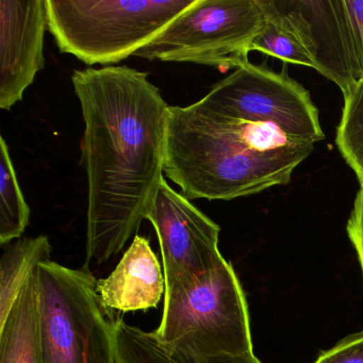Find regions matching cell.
Here are the masks:
<instances>
[{
  "instance_id": "6da1fadb",
  "label": "cell",
  "mask_w": 363,
  "mask_h": 363,
  "mask_svg": "<svg viewBox=\"0 0 363 363\" xmlns=\"http://www.w3.org/2000/svg\"><path fill=\"white\" fill-rule=\"evenodd\" d=\"M147 74L128 67L74 72L84 122L88 178L86 269L118 256L138 235L164 179L169 108Z\"/></svg>"
},
{
  "instance_id": "9c48e42d",
  "label": "cell",
  "mask_w": 363,
  "mask_h": 363,
  "mask_svg": "<svg viewBox=\"0 0 363 363\" xmlns=\"http://www.w3.org/2000/svg\"><path fill=\"white\" fill-rule=\"evenodd\" d=\"M301 38L316 71L346 94L362 79L344 0H273Z\"/></svg>"
},
{
  "instance_id": "4fadbf2b",
  "label": "cell",
  "mask_w": 363,
  "mask_h": 363,
  "mask_svg": "<svg viewBox=\"0 0 363 363\" xmlns=\"http://www.w3.org/2000/svg\"><path fill=\"white\" fill-rule=\"evenodd\" d=\"M52 252L50 240L43 235L7 244L0 260V324L9 315L30 274L40 263L50 260Z\"/></svg>"
},
{
  "instance_id": "ffe728a7",
  "label": "cell",
  "mask_w": 363,
  "mask_h": 363,
  "mask_svg": "<svg viewBox=\"0 0 363 363\" xmlns=\"http://www.w3.org/2000/svg\"><path fill=\"white\" fill-rule=\"evenodd\" d=\"M363 79V0H344Z\"/></svg>"
},
{
  "instance_id": "8fae6325",
  "label": "cell",
  "mask_w": 363,
  "mask_h": 363,
  "mask_svg": "<svg viewBox=\"0 0 363 363\" xmlns=\"http://www.w3.org/2000/svg\"><path fill=\"white\" fill-rule=\"evenodd\" d=\"M97 293L109 310L140 311L157 307L165 294V277L147 238L135 235L114 271L97 280Z\"/></svg>"
},
{
  "instance_id": "9a60e30c",
  "label": "cell",
  "mask_w": 363,
  "mask_h": 363,
  "mask_svg": "<svg viewBox=\"0 0 363 363\" xmlns=\"http://www.w3.org/2000/svg\"><path fill=\"white\" fill-rule=\"evenodd\" d=\"M30 208L20 182L5 138L0 139V243L5 246L21 239L29 225Z\"/></svg>"
},
{
  "instance_id": "52a82bcc",
  "label": "cell",
  "mask_w": 363,
  "mask_h": 363,
  "mask_svg": "<svg viewBox=\"0 0 363 363\" xmlns=\"http://www.w3.org/2000/svg\"><path fill=\"white\" fill-rule=\"evenodd\" d=\"M201 101L237 120L265 123L293 139L325 138L310 93L286 74L246 63L218 82Z\"/></svg>"
},
{
  "instance_id": "ba28073f",
  "label": "cell",
  "mask_w": 363,
  "mask_h": 363,
  "mask_svg": "<svg viewBox=\"0 0 363 363\" xmlns=\"http://www.w3.org/2000/svg\"><path fill=\"white\" fill-rule=\"evenodd\" d=\"M146 220L156 230L165 293L186 288L226 260L218 250L220 228L163 179Z\"/></svg>"
},
{
  "instance_id": "7c38bea8",
  "label": "cell",
  "mask_w": 363,
  "mask_h": 363,
  "mask_svg": "<svg viewBox=\"0 0 363 363\" xmlns=\"http://www.w3.org/2000/svg\"><path fill=\"white\" fill-rule=\"evenodd\" d=\"M37 269L0 324V363H43Z\"/></svg>"
},
{
  "instance_id": "e0dca14e",
  "label": "cell",
  "mask_w": 363,
  "mask_h": 363,
  "mask_svg": "<svg viewBox=\"0 0 363 363\" xmlns=\"http://www.w3.org/2000/svg\"><path fill=\"white\" fill-rule=\"evenodd\" d=\"M344 96L341 121L337 129V150L363 186V79Z\"/></svg>"
},
{
  "instance_id": "277c9868",
  "label": "cell",
  "mask_w": 363,
  "mask_h": 363,
  "mask_svg": "<svg viewBox=\"0 0 363 363\" xmlns=\"http://www.w3.org/2000/svg\"><path fill=\"white\" fill-rule=\"evenodd\" d=\"M156 341L193 359L254 354L245 294L233 265L223 261L186 288L165 293Z\"/></svg>"
},
{
  "instance_id": "30bf717a",
  "label": "cell",
  "mask_w": 363,
  "mask_h": 363,
  "mask_svg": "<svg viewBox=\"0 0 363 363\" xmlns=\"http://www.w3.org/2000/svg\"><path fill=\"white\" fill-rule=\"evenodd\" d=\"M45 0H0V108L10 110L44 67Z\"/></svg>"
},
{
  "instance_id": "2e32d148",
  "label": "cell",
  "mask_w": 363,
  "mask_h": 363,
  "mask_svg": "<svg viewBox=\"0 0 363 363\" xmlns=\"http://www.w3.org/2000/svg\"><path fill=\"white\" fill-rule=\"evenodd\" d=\"M263 5L267 11V21L262 30L252 41L250 52H262L284 62L303 65L316 71L315 63L301 38L274 7L273 0H263Z\"/></svg>"
},
{
  "instance_id": "d6986e66",
  "label": "cell",
  "mask_w": 363,
  "mask_h": 363,
  "mask_svg": "<svg viewBox=\"0 0 363 363\" xmlns=\"http://www.w3.org/2000/svg\"><path fill=\"white\" fill-rule=\"evenodd\" d=\"M346 230L356 250L359 264L363 274V186H360V190L357 193Z\"/></svg>"
},
{
  "instance_id": "5b68a950",
  "label": "cell",
  "mask_w": 363,
  "mask_h": 363,
  "mask_svg": "<svg viewBox=\"0 0 363 363\" xmlns=\"http://www.w3.org/2000/svg\"><path fill=\"white\" fill-rule=\"evenodd\" d=\"M43 363H121L118 318L101 303L91 272L38 265Z\"/></svg>"
},
{
  "instance_id": "7a4b0ae2",
  "label": "cell",
  "mask_w": 363,
  "mask_h": 363,
  "mask_svg": "<svg viewBox=\"0 0 363 363\" xmlns=\"http://www.w3.org/2000/svg\"><path fill=\"white\" fill-rule=\"evenodd\" d=\"M313 148L274 125L218 113L201 99L169 108L164 173L189 201H230L288 184Z\"/></svg>"
},
{
  "instance_id": "3957f363",
  "label": "cell",
  "mask_w": 363,
  "mask_h": 363,
  "mask_svg": "<svg viewBox=\"0 0 363 363\" xmlns=\"http://www.w3.org/2000/svg\"><path fill=\"white\" fill-rule=\"evenodd\" d=\"M197 0H45L48 31L88 65L135 56Z\"/></svg>"
},
{
  "instance_id": "5bb4252c",
  "label": "cell",
  "mask_w": 363,
  "mask_h": 363,
  "mask_svg": "<svg viewBox=\"0 0 363 363\" xmlns=\"http://www.w3.org/2000/svg\"><path fill=\"white\" fill-rule=\"evenodd\" d=\"M118 354L121 363H261L254 354L193 359L167 352L155 339L152 333L127 324H118Z\"/></svg>"
},
{
  "instance_id": "8992f818",
  "label": "cell",
  "mask_w": 363,
  "mask_h": 363,
  "mask_svg": "<svg viewBox=\"0 0 363 363\" xmlns=\"http://www.w3.org/2000/svg\"><path fill=\"white\" fill-rule=\"evenodd\" d=\"M267 21L263 0H197L135 56L238 69Z\"/></svg>"
},
{
  "instance_id": "ac0fdd59",
  "label": "cell",
  "mask_w": 363,
  "mask_h": 363,
  "mask_svg": "<svg viewBox=\"0 0 363 363\" xmlns=\"http://www.w3.org/2000/svg\"><path fill=\"white\" fill-rule=\"evenodd\" d=\"M312 363H363V331L348 335Z\"/></svg>"
}]
</instances>
